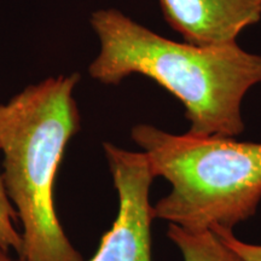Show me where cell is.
<instances>
[{
	"label": "cell",
	"instance_id": "1",
	"mask_svg": "<svg viewBox=\"0 0 261 261\" xmlns=\"http://www.w3.org/2000/svg\"><path fill=\"white\" fill-rule=\"evenodd\" d=\"M91 24L100 42L89 69L93 79L119 85L144 75L180 100L191 135L236 138L244 132L242 103L261 83V55L237 41L200 46L169 40L116 9L93 12Z\"/></svg>",
	"mask_w": 261,
	"mask_h": 261
},
{
	"label": "cell",
	"instance_id": "2",
	"mask_svg": "<svg viewBox=\"0 0 261 261\" xmlns=\"http://www.w3.org/2000/svg\"><path fill=\"white\" fill-rule=\"evenodd\" d=\"M79 74L48 77L0 104L3 180L23 232L21 261H81L58 219L54 184L80 128L73 93Z\"/></svg>",
	"mask_w": 261,
	"mask_h": 261
},
{
	"label": "cell",
	"instance_id": "3",
	"mask_svg": "<svg viewBox=\"0 0 261 261\" xmlns=\"http://www.w3.org/2000/svg\"><path fill=\"white\" fill-rule=\"evenodd\" d=\"M154 177L171 191L154 205L155 219L188 230L233 231L261 202V143L232 137L173 135L140 123L130 130Z\"/></svg>",
	"mask_w": 261,
	"mask_h": 261
},
{
	"label": "cell",
	"instance_id": "4",
	"mask_svg": "<svg viewBox=\"0 0 261 261\" xmlns=\"http://www.w3.org/2000/svg\"><path fill=\"white\" fill-rule=\"evenodd\" d=\"M103 149L119 197V211L96 254L87 261H152L151 223L155 217L150 187L155 177L148 159L143 152L112 143H104Z\"/></svg>",
	"mask_w": 261,
	"mask_h": 261
},
{
	"label": "cell",
	"instance_id": "5",
	"mask_svg": "<svg viewBox=\"0 0 261 261\" xmlns=\"http://www.w3.org/2000/svg\"><path fill=\"white\" fill-rule=\"evenodd\" d=\"M165 19L190 44L236 42L261 21V0H160Z\"/></svg>",
	"mask_w": 261,
	"mask_h": 261
},
{
	"label": "cell",
	"instance_id": "6",
	"mask_svg": "<svg viewBox=\"0 0 261 261\" xmlns=\"http://www.w3.org/2000/svg\"><path fill=\"white\" fill-rule=\"evenodd\" d=\"M167 236L179 249L182 261H244L213 231L168 224Z\"/></svg>",
	"mask_w": 261,
	"mask_h": 261
},
{
	"label": "cell",
	"instance_id": "7",
	"mask_svg": "<svg viewBox=\"0 0 261 261\" xmlns=\"http://www.w3.org/2000/svg\"><path fill=\"white\" fill-rule=\"evenodd\" d=\"M17 219V212L10 201L3 175L0 174V247L6 252L15 250L21 256L23 240L22 233H19L15 227V221Z\"/></svg>",
	"mask_w": 261,
	"mask_h": 261
},
{
	"label": "cell",
	"instance_id": "8",
	"mask_svg": "<svg viewBox=\"0 0 261 261\" xmlns=\"http://www.w3.org/2000/svg\"><path fill=\"white\" fill-rule=\"evenodd\" d=\"M244 261H261V244L248 243L233 234V231H213Z\"/></svg>",
	"mask_w": 261,
	"mask_h": 261
},
{
	"label": "cell",
	"instance_id": "9",
	"mask_svg": "<svg viewBox=\"0 0 261 261\" xmlns=\"http://www.w3.org/2000/svg\"><path fill=\"white\" fill-rule=\"evenodd\" d=\"M0 261H16L12 259L11 256L9 255V252H6L5 249H3L2 247H0ZM21 261V260H18Z\"/></svg>",
	"mask_w": 261,
	"mask_h": 261
}]
</instances>
